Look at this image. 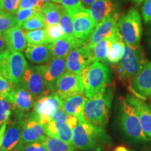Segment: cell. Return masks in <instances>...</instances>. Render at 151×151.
<instances>
[{"mask_svg":"<svg viewBox=\"0 0 151 151\" xmlns=\"http://www.w3.org/2000/svg\"><path fill=\"white\" fill-rule=\"evenodd\" d=\"M150 151H151V150H150Z\"/></svg>","mask_w":151,"mask_h":151,"instance_id":"obj_52","label":"cell"},{"mask_svg":"<svg viewBox=\"0 0 151 151\" xmlns=\"http://www.w3.org/2000/svg\"><path fill=\"white\" fill-rule=\"evenodd\" d=\"M88 9L95 24H98L114 13L115 6L111 0H97Z\"/></svg>","mask_w":151,"mask_h":151,"instance_id":"obj_26","label":"cell"},{"mask_svg":"<svg viewBox=\"0 0 151 151\" xmlns=\"http://www.w3.org/2000/svg\"><path fill=\"white\" fill-rule=\"evenodd\" d=\"M14 84L6 79L0 73V97H3L10 91Z\"/></svg>","mask_w":151,"mask_h":151,"instance_id":"obj_43","label":"cell"},{"mask_svg":"<svg viewBox=\"0 0 151 151\" xmlns=\"http://www.w3.org/2000/svg\"><path fill=\"white\" fill-rule=\"evenodd\" d=\"M11 151H23V146H20V145H18L16 148H15L14 150Z\"/></svg>","mask_w":151,"mask_h":151,"instance_id":"obj_48","label":"cell"},{"mask_svg":"<svg viewBox=\"0 0 151 151\" xmlns=\"http://www.w3.org/2000/svg\"><path fill=\"white\" fill-rule=\"evenodd\" d=\"M16 25H17L16 16L0 9V32H4Z\"/></svg>","mask_w":151,"mask_h":151,"instance_id":"obj_34","label":"cell"},{"mask_svg":"<svg viewBox=\"0 0 151 151\" xmlns=\"http://www.w3.org/2000/svg\"><path fill=\"white\" fill-rule=\"evenodd\" d=\"M3 34L7 48L10 51L22 52L27 48V43L24 32H23L20 26L17 24L7 29Z\"/></svg>","mask_w":151,"mask_h":151,"instance_id":"obj_20","label":"cell"},{"mask_svg":"<svg viewBox=\"0 0 151 151\" xmlns=\"http://www.w3.org/2000/svg\"><path fill=\"white\" fill-rule=\"evenodd\" d=\"M120 37H122V36L119 32V30H118L114 35L99 41L94 47L90 49L92 61L99 62L101 63L107 61V56L111 45L113 43V41Z\"/></svg>","mask_w":151,"mask_h":151,"instance_id":"obj_24","label":"cell"},{"mask_svg":"<svg viewBox=\"0 0 151 151\" xmlns=\"http://www.w3.org/2000/svg\"><path fill=\"white\" fill-rule=\"evenodd\" d=\"M132 1H134V2L137 3V4H141L143 2V1H145V0H132Z\"/></svg>","mask_w":151,"mask_h":151,"instance_id":"obj_49","label":"cell"},{"mask_svg":"<svg viewBox=\"0 0 151 151\" xmlns=\"http://www.w3.org/2000/svg\"><path fill=\"white\" fill-rule=\"evenodd\" d=\"M51 120H53V121L58 122L67 123L69 124L72 129H73V128L77 125V124L79 122L78 118H77L76 117L66 113L62 108L58 109V110L54 113V114L52 115L51 118Z\"/></svg>","mask_w":151,"mask_h":151,"instance_id":"obj_33","label":"cell"},{"mask_svg":"<svg viewBox=\"0 0 151 151\" xmlns=\"http://www.w3.org/2000/svg\"><path fill=\"white\" fill-rule=\"evenodd\" d=\"M26 115V114H25ZM20 118H16L6 127L4 135L2 145L0 151H11L18 146L21 139V132L24 116Z\"/></svg>","mask_w":151,"mask_h":151,"instance_id":"obj_18","label":"cell"},{"mask_svg":"<svg viewBox=\"0 0 151 151\" xmlns=\"http://www.w3.org/2000/svg\"><path fill=\"white\" fill-rule=\"evenodd\" d=\"M23 151H47L45 140L27 143L23 146Z\"/></svg>","mask_w":151,"mask_h":151,"instance_id":"obj_41","label":"cell"},{"mask_svg":"<svg viewBox=\"0 0 151 151\" xmlns=\"http://www.w3.org/2000/svg\"><path fill=\"white\" fill-rule=\"evenodd\" d=\"M62 9L63 6L59 4L50 1L44 4L41 11L44 16L46 27L59 24Z\"/></svg>","mask_w":151,"mask_h":151,"instance_id":"obj_27","label":"cell"},{"mask_svg":"<svg viewBox=\"0 0 151 151\" xmlns=\"http://www.w3.org/2000/svg\"><path fill=\"white\" fill-rule=\"evenodd\" d=\"M21 27L27 31L42 29L46 27V22L43 13L41 11H37L35 14L24 21Z\"/></svg>","mask_w":151,"mask_h":151,"instance_id":"obj_29","label":"cell"},{"mask_svg":"<svg viewBox=\"0 0 151 151\" xmlns=\"http://www.w3.org/2000/svg\"><path fill=\"white\" fill-rule=\"evenodd\" d=\"M28 65L20 52L6 50L0 53V73L11 83L17 85L20 82Z\"/></svg>","mask_w":151,"mask_h":151,"instance_id":"obj_7","label":"cell"},{"mask_svg":"<svg viewBox=\"0 0 151 151\" xmlns=\"http://www.w3.org/2000/svg\"><path fill=\"white\" fill-rule=\"evenodd\" d=\"M87 98L84 94H76L62 100L61 108L69 114L78 118L79 122H84L83 109Z\"/></svg>","mask_w":151,"mask_h":151,"instance_id":"obj_22","label":"cell"},{"mask_svg":"<svg viewBox=\"0 0 151 151\" xmlns=\"http://www.w3.org/2000/svg\"><path fill=\"white\" fill-rule=\"evenodd\" d=\"M55 92L62 100L76 94H83L85 93L83 82L80 76L67 71L57 81Z\"/></svg>","mask_w":151,"mask_h":151,"instance_id":"obj_13","label":"cell"},{"mask_svg":"<svg viewBox=\"0 0 151 151\" xmlns=\"http://www.w3.org/2000/svg\"><path fill=\"white\" fill-rule=\"evenodd\" d=\"M118 28L125 44L135 46L139 45L142 36V24L140 14L131 8L118 20Z\"/></svg>","mask_w":151,"mask_h":151,"instance_id":"obj_6","label":"cell"},{"mask_svg":"<svg viewBox=\"0 0 151 151\" xmlns=\"http://www.w3.org/2000/svg\"><path fill=\"white\" fill-rule=\"evenodd\" d=\"M46 2L40 0H20L19 9H32L37 11H41Z\"/></svg>","mask_w":151,"mask_h":151,"instance_id":"obj_37","label":"cell"},{"mask_svg":"<svg viewBox=\"0 0 151 151\" xmlns=\"http://www.w3.org/2000/svg\"><path fill=\"white\" fill-rule=\"evenodd\" d=\"M144 52L141 47L124 45V50L121 60L116 65V71L122 81H132L140 72L146 63Z\"/></svg>","mask_w":151,"mask_h":151,"instance_id":"obj_5","label":"cell"},{"mask_svg":"<svg viewBox=\"0 0 151 151\" xmlns=\"http://www.w3.org/2000/svg\"><path fill=\"white\" fill-rule=\"evenodd\" d=\"M9 121V120H7V121H6L4 123L2 127L0 128V150H1V145H2L4 135L6 129V127H7V125H8Z\"/></svg>","mask_w":151,"mask_h":151,"instance_id":"obj_45","label":"cell"},{"mask_svg":"<svg viewBox=\"0 0 151 151\" xmlns=\"http://www.w3.org/2000/svg\"><path fill=\"white\" fill-rule=\"evenodd\" d=\"M46 137L44 125L40 123L32 113H27L24 118L21 139L18 145L24 146L27 143L44 141Z\"/></svg>","mask_w":151,"mask_h":151,"instance_id":"obj_14","label":"cell"},{"mask_svg":"<svg viewBox=\"0 0 151 151\" xmlns=\"http://www.w3.org/2000/svg\"><path fill=\"white\" fill-rule=\"evenodd\" d=\"M12 111V105L7 99L0 97V128L4 123L9 120Z\"/></svg>","mask_w":151,"mask_h":151,"instance_id":"obj_36","label":"cell"},{"mask_svg":"<svg viewBox=\"0 0 151 151\" xmlns=\"http://www.w3.org/2000/svg\"><path fill=\"white\" fill-rule=\"evenodd\" d=\"M20 0H4L3 9L4 11L13 15H16L19 9Z\"/></svg>","mask_w":151,"mask_h":151,"instance_id":"obj_39","label":"cell"},{"mask_svg":"<svg viewBox=\"0 0 151 151\" xmlns=\"http://www.w3.org/2000/svg\"><path fill=\"white\" fill-rule=\"evenodd\" d=\"M134 107L144 134L151 140V111L142 99L127 95L125 98Z\"/></svg>","mask_w":151,"mask_h":151,"instance_id":"obj_19","label":"cell"},{"mask_svg":"<svg viewBox=\"0 0 151 151\" xmlns=\"http://www.w3.org/2000/svg\"><path fill=\"white\" fill-rule=\"evenodd\" d=\"M120 125L124 136L129 141L139 143L150 141L143 131L134 107L126 99H122L120 103Z\"/></svg>","mask_w":151,"mask_h":151,"instance_id":"obj_4","label":"cell"},{"mask_svg":"<svg viewBox=\"0 0 151 151\" xmlns=\"http://www.w3.org/2000/svg\"><path fill=\"white\" fill-rule=\"evenodd\" d=\"M61 106V98L55 92H52L35 101L32 113L41 124L45 125L51 121L52 115Z\"/></svg>","mask_w":151,"mask_h":151,"instance_id":"obj_10","label":"cell"},{"mask_svg":"<svg viewBox=\"0 0 151 151\" xmlns=\"http://www.w3.org/2000/svg\"><path fill=\"white\" fill-rule=\"evenodd\" d=\"M37 67L47 89L50 92H55L57 81L67 71L66 59L53 57L44 65H37Z\"/></svg>","mask_w":151,"mask_h":151,"instance_id":"obj_12","label":"cell"},{"mask_svg":"<svg viewBox=\"0 0 151 151\" xmlns=\"http://www.w3.org/2000/svg\"><path fill=\"white\" fill-rule=\"evenodd\" d=\"M80 76L83 82L85 95L87 99L104 91L111 80L109 69L99 62H92L84 69Z\"/></svg>","mask_w":151,"mask_h":151,"instance_id":"obj_3","label":"cell"},{"mask_svg":"<svg viewBox=\"0 0 151 151\" xmlns=\"http://www.w3.org/2000/svg\"><path fill=\"white\" fill-rule=\"evenodd\" d=\"M45 132L48 137H55L65 142L72 144L73 129L69 124L51 120L44 125Z\"/></svg>","mask_w":151,"mask_h":151,"instance_id":"obj_23","label":"cell"},{"mask_svg":"<svg viewBox=\"0 0 151 151\" xmlns=\"http://www.w3.org/2000/svg\"><path fill=\"white\" fill-rule=\"evenodd\" d=\"M17 86L29 92L35 101L52 92L47 89L37 65H28Z\"/></svg>","mask_w":151,"mask_h":151,"instance_id":"obj_9","label":"cell"},{"mask_svg":"<svg viewBox=\"0 0 151 151\" xmlns=\"http://www.w3.org/2000/svg\"><path fill=\"white\" fill-rule=\"evenodd\" d=\"M118 30V14L113 13L96 25L84 45L90 50L99 41L114 35Z\"/></svg>","mask_w":151,"mask_h":151,"instance_id":"obj_15","label":"cell"},{"mask_svg":"<svg viewBox=\"0 0 151 151\" xmlns=\"http://www.w3.org/2000/svg\"><path fill=\"white\" fill-rule=\"evenodd\" d=\"M24 55L30 62L37 65L46 63L52 58L48 44L28 45L24 50Z\"/></svg>","mask_w":151,"mask_h":151,"instance_id":"obj_25","label":"cell"},{"mask_svg":"<svg viewBox=\"0 0 151 151\" xmlns=\"http://www.w3.org/2000/svg\"><path fill=\"white\" fill-rule=\"evenodd\" d=\"M114 151H130L129 150H128L127 148H126L125 147L123 146H118L115 149Z\"/></svg>","mask_w":151,"mask_h":151,"instance_id":"obj_47","label":"cell"},{"mask_svg":"<svg viewBox=\"0 0 151 151\" xmlns=\"http://www.w3.org/2000/svg\"><path fill=\"white\" fill-rule=\"evenodd\" d=\"M67 12L72 20L74 36L85 44L97 25L89 9L82 5Z\"/></svg>","mask_w":151,"mask_h":151,"instance_id":"obj_8","label":"cell"},{"mask_svg":"<svg viewBox=\"0 0 151 151\" xmlns=\"http://www.w3.org/2000/svg\"><path fill=\"white\" fill-rule=\"evenodd\" d=\"M111 143V138L102 127L81 122L73 128L72 145L83 151H103Z\"/></svg>","mask_w":151,"mask_h":151,"instance_id":"obj_1","label":"cell"},{"mask_svg":"<svg viewBox=\"0 0 151 151\" xmlns=\"http://www.w3.org/2000/svg\"><path fill=\"white\" fill-rule=\"evenodd\" d=\"M97 0H81V3L85 8L88 9Z\"/></svg>","mask_w":151,"mask_h":151,"instance_id":"obj_46","label":"cell"},{"mask_svg":"<svg viewBox=\"0 0 151 151\" xmlns=\"http://www.w3.org/2000/svg\"><path fill=\"white\" fill-rule=\"evenodd\" d=\"M45 30H46L47 40H48V43L55 42V41L65 37L63 30L59 24L47 26Z\"/></svg>","mask_w":151,"mask_h":151,"instance_id":"obj_35","label":"cell"},{"mask_svg":"<svg viewBox=\"0 0 151 151\" xmlns=\"http://www.w3.org/2000/svg\"><path fill=\"white\" fill-rule=\"evenodd\" d=\"M4 0H0V9H3Z\"/></svg>","mask_w":151,"mask_h":151,"instance_id":"obj_50","label":"cell"},{"mask_svg":"<svg viewBox=\"0 0 151 151\" xmlns=\"http://www.w3.org/2000/svg\"><path fill=\"white\" fill-rule=\"evenodd\" d=\"M92 62L93 61L90 50L85 45L73 48L66 58L67 71L79 76Z\"/></svg>","mask_w":151,"mask_h":151,"instance_id":"obj_16","label":"cell"},{"mask_svg":"<svg viewBox=\"0 0 151 151\" xmlns=\"http://www.w3.org/2000/svg\"><path fill=\"white\" fill-rule=\"evenodd\" d=\"M59 24L63 30L65 37L71 39H78L75 37L74 33H73V22L71 16L64 7L62 9L61 16H60Z\"/></svg>","mask_w":151,"mask_h":151,"instance_id":"obj_32","label":"cell"},{"mask_svg":"<svg viewBox=\"0 0 151 151\" xmlns=\"http://www.w3.org/2000/svg\"><path fill=\"white\" fill-rule=\"evenodd\" d=\"M8 50L7 45L6 43L4 37L3 32H0V53Z\"/></svg>","mask_w":151,"mask_h":151,"instance_id":"obj_44","label":"cell"},{"mask_svg":"<svg viewBox=\"0 0 151 151\" xmlns=\"http://www.w3.org/2000/svg\"><path fill=\"white\" fill-rule=\"evenodd\" d=\"M124 45L125 43L123 41L122 37L119 38L115 41H113L109 48L108 56H107V61L113 65L118 63L123 55Z\"/></svg>","mask_w":151,"mask_h":151,"instance_id":"obj_28","label":"cell"},{"mask_svg":"<svg viewBox=\"0 0 151 151\" xmlns=\"http://www.w3.org/2000/svg\"><path fill=\"white\" fill-rule=\"evenodd\" d=\"M47 151H75L72 144L65 142L55 137L47 136L45 140Z\"/></svg>","mask_w":151,"mask_h":151,"instance_id":"obj_31","label":"cell"},{"mask_svg":"<svg viewBox=\"0 0 151 151\" xmlns=\"http://www.w3.org/2000/svg\"><path fill=\"white\" fill-rule=\"evenodd\" d=\"M131 89L141 99H151V62H146L140 72L132 81Z\"/></svg>","mask_w":151,"mask_h":151,"instance_id":"obj_17","label":"cell"},{"mask_svg":"<svg viewBox=\"0 0 151 151\" xmlns=\"http://www.w3.org/2000/svg\"><path fill=\"white\" fill-rule=\"evenodd\" d=\"M141 14L146 24L151 22V0H145L141 7Z\"/></svg>","mask_w":151,"mask_h":151,"instance_id":"obj_42","label":"cell"},{"mask_svg":"<svg viewBox=\"0 0 151 151\" xmlns=\"http://www.w3.org/2000/svg\"><path fill=\"white\" fill-rule=\"evenodd\" d=\"M37 11L32 9H18L16 14V18L17 20V24L21 27L22 24L27 19L31 17L35 14Z\"/></svg>","mask_w":151,"mask_h":151,"instance_id":"obj_38","label":"cell"},{"mask_svg":"<svg viewBox=\"0 0 151 151\" xmlns=\"http://www.w3.org/2000/svg\"><path fill=\"white\" fill-rule=\"evenodd\" d=\"M112 99L113 90L111 88H106L104 91L87 99L83 112L84 121L104 127L109 121Z\"/></svg>","mask_w":151,"mask_h":151,"instance_id":"obj_2","label":"cell"},{"mask_svg":"<svg viewBox=\"0 0 151 151\" xmlns=\"http://www.w3.org/2000/svg\"><path fill=\"white\" fill-rule=\"evenodd\" d=\"M40 1H44V2H48V1H52V0H40Z\"/></svg>","mask_w":151,"mask_h":151,"instance_id":"obj_51","label":"cell"},{"mask_svg":"<svg viewBox=\"0 0 151 151\" xmlns=\"http://www.w3.org/2000/svg\"><path fill=\"white\" fill-rule=\"evenodd\" d=\"M2 97L11 104L16 117L22 116L28 113L35 102V97L29 92L15 84L10 91Z\"/></svg>","mask_w":151,"mask_h":151,"instance_id":"obj_11","label":"cell"},{"mask_svg":"<svg viewBox=\"0 0 151 151\" xmlns=\"http://www.w3.org/2000/svg\"><path fill=\"white\" fill-rule=\"evenodd\" d=\"M24 35L28 45L48 44L46 30L44 29H39L32 30V31L25 30Z\"/></svg>","mask_w":151,"mask_h":151,"instance_id":"obj_30","label":"cell"},{"mask_svg":"<svg viewBox=\"0 0 151 151\" xmlns=\"http://www.w3.org/2000/svg\"><path fill=\"white\" fill-rule=\"evenodd\" d=\"M52 1L61 4L67 11L82 6L81 0H52Z\"/></svg>","mask_w":151,"mask_h":151,"instance_id":"obj_40","label":"cell"},{"mask_svg":"<svg viewBox=\"0 0 151 151\" xmlns=\"http://www.w3.org/2000/svg\"><path fill=\"white\" fill-rule=\"evenodd\" d=\"M83 45L84 43L78 39H71L65 36L55 42L48 43V48L52 57L66 59L71 50Z\"/></svg>","mask_w":151,"mask_h":151,"instance_id":"obj_21","label":"cell"}]
</instances>
